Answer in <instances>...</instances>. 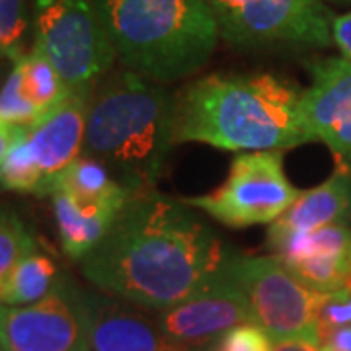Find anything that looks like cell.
I'll return each mask as SVG.
<instances>
[{
  "mask_svg": "<svg viewBox=\"0 0 351 351\" xmlns=\"http://www.w3.org/2000/svg\"><path fill=\"white\" fill-rule=\"evenodd\" d=\"M53 191H64L73 199L84 205H100L131 199V191L125 189L113 174L96 158L80 154L53 182Z\"/></svg>",
  "mask_w": 351,
  "mask_h": 351,
  "instance_id": "17",
  "label": "cell"
},
{
  "mask_svg": "<svg viewBox=\"0 0 351 351\" xmlns=\"http://www.w3.org/2000/svg\"><path fill=\"white\" fill-rule=\"evenodd\" d=\"M316 320L320 334L351 326V285L332 293H316Z\"/></svg>",
  "mask_w": 351,
  "mask_h": 351,
  "instance_id": "24",
  "label": "cell"
},
{
  "mask_svg": "<svg viewBox=\"0 0 351 351\" xmlns=\"http://www.w3.org/2000/svg\"><path fill=\"white\" fill-rule=\"evenodd\" d=\"M274 351H322V348L304 339H277Z\"/></svg>",
  "mask_w": 351,
  "mask_h": 351,
  "instance_id": "28",
  "label": "cell"
},
{
  "mask_svg": "<svg viewBox=\"0 0 351 351\" xmlns=\"http://www.w3.org/2000/svg\"><path fill=\"white\" fill-rule=\"evenodd\" d=\"M189 351H191V350H189Z\"/></svg>",
  "mask_w": 351,
  "mask_h": 351,
  "instance_id": "32",
  "label": "cell"
},
{
  "mask_svg": "<svg viewBox=\"0 0 351 351\" xmlns=\"http://www.w3.org/2000/svg\"><path fill=\"white\" fill-rule=\"evenodd\" d=\"M152 318L164 338L180 351L197 350L240 324H254L246 297L228 271V260L188 299L152 313Z\"/></svg>",
  "mask_w": 351,
  "mask_h": 351,
  "instance_id": "9",
  "label": "cell"
},
{
  "mask_svg": "<svg viewBox=\"0 0 351 351\" xmlns=\"http://www.w3.org/2000/svg\"><path fill=\"white\" fill-rule=\"evenodd\" d=\"M174 141L248 152L311 143L301 90L274 75L197 78L174 98Z\"/></svg>",
  "mask_w": 351,
  "mask_h": 351,
  "instance_id": "2",
  "label": "cell"
},
{
  "mask_svg": "<svg viewBox=\"0 0 351 351\" xmlns=\"http://www.w3.org/2000/svg\"><path fill=\"white\" fill-rule=\"evenodd\" d=\"M34 45L73 92H92L117 55L94 0H34Z\"/></svg>",
  "mask_w": 351,
  "mask_h": 351,
  "instance_id": "5",
  "label": "cell"
},
{
  "mask_svg": "<svg viewBox=\"0 0 351 351\" xmlns=\"http://www.w3.org/2000/svg\"><path fill=\"white\" fill-rule=\"evenodd\" d=\"M25 129H27V127L8 125V123L0 121V162L4 160V156H6L8 151L12 149L14 143L24 135Z\"/></svg>",
  "mask_w": 351,
  "mask_h": 351,
  "instance_id": "27",
  "label": "cell"
},
{
  "mask_svg": "<svg viewBox=\"0 0 351 351\" xmlns=\"http://www.w3.org/2000/svg\"><path fill=\"white\" fill-rule=\"evenodd\" d=\"M27 8L25 0H0V61H18L24 49L27 34Z\"/></svg>",
  "mask_w": 351,
  "mask_h": 351,
  "instance_id": "23",
  "label": "cell"
},
{
  "mask_svg": "<svg viewBox=\"0 0 351 351\" xmlns=\"http://www.w3.org/2000/svg\"><path fill=\"white\" fill-rule=\"evenodd\" d=\"M276 258L314 293L351 285V228L330 225L306 234L269 237Z\"/></svg>",
  "mask_w": 351,
  "mask_h": 351,
  "instance_id": "13",
  "label": "cell"
},
{
  "mask_svg": "<svg viewBox=\"0 0 351 351\" xmlns=\"http://www.w3.org/2000/svg\"><path fill=\"white\" fill-rule=\"evenodd\" d=\"M39 117L41 113L25 94L22 71L18 63H14L0 86V121L16 127H32L38 123Z\"/></svg>",
  "mask_w": 351,
  "mask_h": 351,
  "instance_id": "22",
  "label": "cell"
},
{
  "mask_svg": "<svg viewBox=\"0 0 351 351\" xmlns=\"http://www.w3.org/2000/svg\"><path fill=\"white\" fill-rule=\"evenodd\" d=\"M14 63H18L22 71L27 98L38 108L41 115L57 108L71 94L61 75L57 73L55 64L51 63L47 55L36 45Z\"/></svg>",
  "mask_w": 351,
  "mask_h": 351,
  "instance_id": "19",
  "label": "cell"
},
{
  "mask_svg": "<svg viewBox=\"0 0 351 351\" xmlns=\"http://www.w3.org/2000/svg\"><path fill=\"white\" fill-rule=\"evenodd\" d=\"M215 351H274V339L256 324H240L219 339Z\"/></svg>",
  "mask_w": 351,
  "mask_h": 351,
  "instance_id": "25",
  "label": "cell"
},
{
  "mask_svg": "<svg viewBox=\"0 0 351 351\" xmlns=\"http://www.w3.org/2000/svg\"><path fill=\"white\" fill-rule=\"evenodd\" d=\"M59 283L57 265L47 256L32 252L0 283V304L27 306L45 299Z\"/></svg>",
  "mask_w": 351,
  "mask_h": 351,
  "instance_id": "18",
  "label": "cell"
},
{
  "mask_svg": "<svg viewBox=\"0 0 351 351\" xmlns=\"http://www.w3.org/2000/svg\"><path fill=\"white\" fill-rule=\"evenodd\" d=\"M0 351H6V350H4V348H2V346H0Z\"/></svg>",
  "mask_w": 351,
  "mask_h": 351,
  "instance_id": "29",
  "label": "cell"
},
{
  "mask_svg": "<svg viewBox=\"0 0 351 351\" xmlns=\"http://www.w3.org/2000/svg\"><path fill=\"white\" fill-rule=\"evenodd\" d=\"M0 346L6 351H92L69 281L59 279L53 293L34 304H0Z\"/></svg>",
  "mask_w": 351,
  "mask_h": 351,
  "instance_id": "10",
  "label": "cell"
},
{
  "mask_svg": "<svg viewBox=\"0 0 351 351\" xmlns=\"http://www.w3.org/2000/svg\"><path fill=\"white\" fill-rule=\"evenodd\" d=\"M174 98L164 84L127 69L106 75L90 94L82 152L131 193L154 189L176 145Z\"/></svg>",
  "mask_w": 351,
  "mask_h": 351,
  "instance_id": "3",
  "label": "cell"
},
{
  "mask_svg": "<svg viewBox=\"0 0 351 351\" xmlns=\"http://www.w3.org/2000/svg\"><path fill=\"white\" fill-rule=\"evenodd\" d=\"M123 69L172 84L211 59L219 27L207 0H94Z\"/></svg>",
  "mask_w": 351,
  "mask_h": 351,
  "instance_id": "4",
  "label": "cell"
},
{
  "mask_svg": "<svg viewBox=\"0 0 351 351\" xmlns=\"http://www.w3.org/2000/svg\"><path fill=\"white\" fill-rule=\"evenodd\" d=\"M228 271L242 289L252 320L277 339H304L320 346L316 293L297 281L276 256L230 254Z\"/></svg>",
  "mask_w": 351,
  "mask_h": 351,
  "instance_id": "7",
  "label": "cell"
},
{
  "mask_svg": "<svg viewBox=\"0 0 351 351\" xmlns=\"http://www.w3.org/2000/svg\"><path fill=\"white\" fill-rule=\"evenodd\" d=\"M299 195L283 172L281 152L260 151L234 156L221 188L186 203L223 225L242 228L276 223Z\"/></svg>",
  "mask_w": 351,
  "mask_h": 351,
  "instance_id": "8",
  "label": "cell"
},
{
  "mask_svg": "<svg viewBox=\"0 0 351 351\" xmlns=\"http://www.w3.org/2000/svg\"><path fill=\"white\" fill-rule=\"evenodd\" d=\"M32 252H36V242L24 221L10 209L0 207V283Z\"/></svg>",
  "mask_w": 351,
  "mask_h": 351,
  "instance_id": "21",
  "label": "cell"
},
{
  "mask_svg": "<svg viewBox=\"0 0 351 351\" xmlns=\"http://www.w3.org/2000/svg\"><path fill=\"white\" fill-rule=\"evenodd\" d=\"M219 38L237 47L324 49L334 16L322 0H207Z\"/></svg>",
  "mask_w": 351,
  "mask_h": 351,
  "instance_id": "6",
  "label": "cell"
},
{
  "mask_svg": "<svg viewBox=\"0 0 351 351\" xmlns=\"http://www.w3.org/2000/svg\"><path fill=\"white\" fill-rule=\"evenodd\" d=\"M24 135L12 145V149L0 162V189L18 191V193H38L47 195L45 178L39 172V166L29 149V143Z\"/></svg>",
  "mask_w": 351,
  "mask_h": 351,
  "instance_id": "20",
  "label": "cell"
},
{
  "mask_svg": "<svg viewBox=\"0 0 351 351\" xmlns=\"http://www.w3.org/2000/svg\"><path fill=\"white\" fill-rule=\"evenodd\" d=\"M313 82L301 92V113L311 141H322L351 164V61L332 57L311 66Z\"/></svg>",
  "mask_w": 351,
  "mask_h": 351,
  "instance_id": "12",
  "label": "cell"
},
{
  "mask_svg": "<svg viewBox=\"0 0 351 351\" xmlns=\"http://www.w3.org/2000/svg\"><path fill=\"white\" fill-rule=\"evenodd\" d=\"M332 38H334V43L338 45V49L341 51V55L351 61V12L334 18Z\"/></svg>",
  "mask_w": 351,
  "mask_h": 351,
  "instance_id": "26",
  "label": "cell"
},
{
  "mask_svg": "<svg viewBox=\"0 0 351 351\" xmlns=\"http://www.w3.org/2000/svg\"><path fill=\"white\" fill-rule=\"evenodd\" d=\"M51 197L59 239L63 250L73 260H84L108 237L115 219L127 205V201L84 205L66 195L64 191H53Z\"/></svg>",
  "mask_w": 351,
  "mask_h": 351,
  "instance_id": "16",
  "label": "cell"
},
{
  "mask_svg": "<svg viewBox=\"0 0 351 351\" xmlns=\"http://www.w3.org/2000/svg\"><path fill=\"white\" fill-rule=\"evenodd\" d=\"M191 351H201V350H191Z\"/></svg>",
  "mask_w": 351,
  "mask_h": 351,
  "instance_id": "31",
  "label": "cell"
},
{
  "mask_svg": "<svg viewBox=\"0 0 351 351\" xmlns=\"http://www.w3.org/2000/svg\"><path fill=\"white\" fill-rule=\"evenodd\" d=\"M92 92H73L57 108L39 117L38 123L27 127V143L45 178L47 195H51L55 178L84 149L88 106Z\"/></svg>",
  "mask_w": 351,
  "mask_h": 351,
  "instance_id": "14",
  "label": "cell"
},
{
  "mask_svg": "<svg viewBox=\"0 0 351 351\" xmlns=\"http://www.w3.org/2000/svg\"><path fill=\"white\" fill-rule=\"evenodd\" d=\"M351 219V174L339 168L318 188L301 191L297 201L269 226V237L306 234Z\"/></svg>",
  "mask_w": 351,
  "mask_h": 351,
  "instance_id": "15",
  "label": "cell"
},
{
  "mask_svg": "<svg viewBox=\"0 0 351 351\" xmlns=\"http://www.w3.org/2000/svg\"><path fill=\"white\" fill-rule=\"evenodd\" d=\"M69 289L92 351H180L164 338L154 318L133 308L135 304L96 287L69 283Z\"/></svg>",
  "mask_w": 351,
  "mask_h": 351,
  "instance_id": "11",
  "label": "cell"
},
{
  "mask_svg": "<svg viewBox=\"0 0 351 351\" xmlns=\"http://www.w3.org/2000/svg\"><path fill=\"white\" fill-rule=\"evenodd\" d=\"M0 75H2V64H0Z\"/></svg>",
  "mask_w": 351,
  "mask_h": 351,
  "instance_id": "30",
  "label": "cell"
},
{
  "mask_svg": "<svg viewBox=\"0 0 351 351\" xmlns=\"http://www.w3.org/2000/svg\"><path fill=\"white\" fill-rule=\"evenodd\" d=\"M230 254L186 201L149 189L131 195L82 260V274L104 293L156 313L203 287Z\"/></svg>",
  "mask_w": 351,
  "mask_h": 351,
  "instance_id": "1",
  "label": "cell"
}]
</instances>
